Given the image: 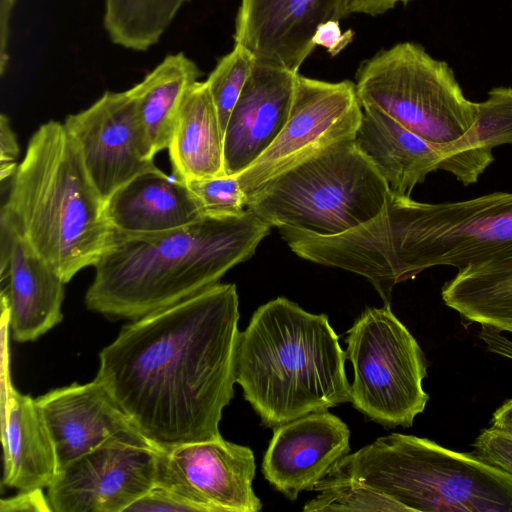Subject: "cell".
<instances>
[{"label": "cell", "mask_w": 512, "mask_h": 512, "mask_svg": "<svg viewBox=\"0 0 512 512\" xmlns=\"http://www.w3.org/2000/svg\"><path fill=\"white\" fill-rule=\"evenodd\" d=\"M234 284H215L124 325L96 377L159 449L222 437L240 331Z\"/></svg>", "instance_id": "cell-1"}, {"label": "cell", "mask_w": 512, "mask_h": 512, "mask_svg": "<svg viewBox=\"0 0 512 512\" xmlns=\"http://www.w3.org/2000/svg\"><path fill=\"white\" fill-rule=\"evenodd\" d=\"M271 227L247 209L203 215L186 226L149 234L113 230L85 294L91 311L131 320L186 299L254 254Z\"/></svg>", "instance_id": "cell-2"}, {"label": "cell", "mask_w": 512, "mask_h": 512, "mask_svg": "<svg viewBox=\"0 0 512 512\" xmlns=\"http://www.w3.org/2000/svg\"><path fill=\"white\" fill-rule=\"evenodd\" d=\"M346 359L326 314L278 297L240 332L236 383L262 424L274 428L350 401Z\"/></svg>", "instance_id": "cell-3"}, {"label": "cell", "mask_w": 512, "mask_h": 512, "mask_svg": "<svg viewBox=\"0 0 512 512\" xmlns=\"http://www.w3.org/2000/svg\"><path fill=\"white\" fill-rule=\"evenodd\" d=\"M0 216L68 283L97 263L113 228L105 200L64 123L50 120L30 138Z\"/></svg>", "instance_id": "cell-4"}, {"label": "cell", "mask_w": 512, "mask_h": 512, "mask_svg": "<svg viewBox=\"0 0 512 512\" xmlns=\"http://www.w3.org/2000/svg\"><path fill=\"white\" fill-rule=\"evenodd\" d=\"M327 476L389 496L409 511L512 512V477L477 454L392 433L343 457Z\"/></svg>", "instance_id": "cell-5"}, {"label": "cell", "mask_w": 512, "mask_h": 512, "mask_svg": "<svg viewBox=\"0 0 512 512\" xmlns=\"http://www.w3.org/2000/svg\"><path fill=\"white\" fill-rule=\"evenodd\" d=\"M388 191L353 139H345L247 194V209L271 228L335 236L378 214Z\"/></svg>", "instance_id": "cell-6"}, {"label": "cell", "mask_w": 512, "mask_h": 512, "mask_svg": "<svg viewBox=\"0 0 512 512\" xmlns=\"http://www.w3.org/2000/svg\"><path fill=\"white\" fill-rule=\"evenodd\" d=\"M361 105H372L435 144L465 136L478 119V102L467 99L447 62L423 46L401 42L365 60L356 73Z\"/></svg>", "instance_id": "cell-7"}, {"label": "cell", "mask_w": 512, "mask_h": 512, "mask_svg": "<svg viewBox=\"0 0 512 512\" xmlns=\"http://www.w3.org/2000/svg\"><path fill=\"white\" fill-rule=\"evenodd\" d=\"M353 367L350 402L370 420L410 427L426 407V360L418 342L390 305L367 308L347 331Z\"/></svg>", "instance_id": "cell-8"}, {"label": "cell", "mask_w": 512, "mask_h": 512, "mask_svg": "<svg viewBox=\"0 0 512 512\" xmlns=\"http://www.w3.org/2000/svg\"><path fill=\"white\" fill-rule=\"evenodd\" d=\"M412 233L411 278L435 266L470 274L512 263V193L424 203L403 197Z\"/></svg>", "instance_id": "cell-9"}, {"label": "cell", "mask_w": 512, "mask_h": 512, "mask_svg": "<svg viewBox=\"0 0 512 512\" xmlns=\"http://www.w3.org/2000/svg\"><path fill=\"white\" fill-rule=\"evenodd\" d=\"M361 106L362 118L353 141L398 196L410 197L415 186L436 170L451 173L465 186L473 184L494 161L492 150L474 127L452 143L435 144L380 109Z\"/></svg>", "instance_id": "cell-10"}, {"label": "cell", "mask_w": 512, "mask_h": 512, "mask_svg": "<svg viewBox=\"0 0 512 512\" xmlns=\"http://www.w3.org/2000/svg\"><path fill=\"white\" fill-rule=\"evenodd\" d=\"M361 118L354 82H327L298 74L287 122L266 151L236 175L241 188L249 194L327 147L354 139Z\"/></svg>", "instance_id": "cell-11"}, {"label": "cell", "mask_w": 512, "mask_h": 512, "mask_svg": "<svg viewBox=\"0 0 512 512\" xmlns=\"http://www.w3.org/2000/svg\"><path fill=\"white\" fill-rule=\"evenodd\" d=\"M253 451L222 437L159 449L155 484L197 512H257Z\"/></svg>", "instance_id": "cell-12"}, {"label": "cell", "mask_w": 512, "mask_h": 512, "mask_svg": "<svg viewBox=\"0 0 512 512\" xmlns=\"http://www.w3.org/2000/svg\"><path fill=\"white\" fill-rule=\"evenodd\" d=\"M64 125L105 201L137 175L157 167L156 154L127 90L106 91L88 108L67 116Z\"/></svg>", "instance_id": "cell-13"}, {"label": "cell", "mask_w": 512, "mask_h": 512, "mask_svg": "<svg viewBox=\"0 0 512 512\" xmlns=\"http://www.w3.org/2000/svg\"><path fill=\"white\" fill-rule=\"evenodd\" d=\"M159 448L110 440L59 469L48 487L54 512H126L155 484Z\"/></svg>", "instance_id": "cell-14"}, {"label": "cell", "mask_w": 512, "mask_h": 512, "mask_svg": "<svg viewBox=\"0 0 512 512\" xmlns=\"http://www.w3.org/2000/svg\"><path fill=\"white\" fill-rule=\"evenodd\" d=\"M37 402L54 443L58 470L110 440L157 448L97 377L51 390Z\"/></svg>", "instance_id": "cell-15"}, {"label": "cell", "mask_w": 512, "mask_h": 512, "mask_svg": "<svg viewBox=\"0 0 512 512\" xmlns=\"http://www.w3.org/2000/svg\"><path fill=\"white\" fill-rule=\"evenodd\" d=\"M349 452L346 423L327 410L311 412L273 428L262 472L294 501L302 491H312Z\"/></svg>", "instance_id": "cell-16"}, {"label": "cell", "mask_w": 512, "mask_h": 512, "mask_svg": "<svg viewBox=\"0 0 512 512\" xmlns=\"http://www.w3.org/2000/svg\"><path fill=\"white\" fill-rule=\"evenodd\" d=\"M0 276L14 340L34 341L61 322L66 282L3 216Z\"/></svg>", "instance_id": "cell-17"}, {"label": "cell", "mask_w": 512, "mask_h": 512, "mask_svg": "<svg viewBox=\"0 0 512 512\" xmlns=\"http://www.w3.org/2000/svg\"><path fill=\"white\" fill-rule=\"evenodd\" d=\"M342 0H241L234 41L255 60L299 73L317 27L341 19Z\"/></svg>", "instance_id": "cell-18"}, {"label": "cell", "mask_w": 512, "mask_h": 512, "mask_svg": "<svg viewBox=\"0 0 512 512\" xmlns=\"http://www.w3.org/2000/svg\"><path fill=\"white\" fill-rule=\"evenodd\" d=\"M298 74L255 60L224 131L225 175L246 170L282 131Z\"/></svg>", "instance_id": "cell-19"}, {"label": "cell", "mask_w": 512, "mask_h": 512, "mask_svg": "<svg viewBox=\"0 0 512 512\" xmlns=\"http://www.w3.org/2000/svg\"><path fill=\"white\" fill-rule=\"evenodd\" d=\"M105 207L113 230L124 234L168 231L203 216L186 183L158 167L119 188L105 201Z\"/></svg>", "instance_id": "cell-20"}, {"label": "cell", "mask_w": 512, "mask_h": 512, "mask_svg": "<svg viewBox=\"0 0 512 512\" xmlns=\"http://www.w3.org/2000/svg\"><path fill=\"white\" fill-rule=\"evenodd\" d=\"M2 406V483L19 491L48 488L58 463L54 443L37 399L10 383Z\"/></svg>", "instance_id": "cell-21"}, {"label": "cell", "mask_w": 512, "mask_h": 512, "mask_svg": "<svg viewBox=\"0 0 512 512\" xmlns=\"http://www.w3.org/2000/svg\"><path fill=\"white\" fill-rule=\"evenodd\" d=\"M168 150L174 176L183 182L225 175L224 132L206 81L185 95Z\"/></svg>", "instance_id": "cell-22"}, {"label": "cell", "mask_w": 512, "mask_h": 512, "mask_svg": "<svg viewBox=\"0 0 512 512\" xmlns=\"http://www.w3.org/2000/svg\"><path fill=\"white\" fill-rule=\"evenodd\" d=\"M200 74L195 62L179 52L167 55L142 81L127 90L155 154L168 149L182 102Z\"/></svg>", "instance_id": "cell-23"}, {"label": "cell", "mask_w": 512, "mask_h": 512, "mask_svg": "<svg viewBox=\"0 0 512 512\" xmlns=\"http://www.w3.org/2000/svg\"><path fill=\"white\" fill-rule=\"evenodd\" d=\"M441 296L464 322L512 333V263L478 273L456 274L444 284Z\"/></svg>", "instance_id": "cell-24"}, {"label": "cell", "mask_w": 512, "mask_h": 512, "mask_svg": "<svg viewBox=\"0 0 512 512\" xmlns=\"http://www.w3.org/2000/svg\"><path fill=\"white\" fill-rule=\"evenodd\" d=\"M189 1L105 0L104 27L114 44L145 51L160 40Z\"/></svg>", "instance_id": "cell-25"}, {"label": "cell", "mask_w": 512, "mask_h": 512, "mask_svg": "<svg viewBox=\"0 0 512 512\" xmlns=\"http://www.w3.org/2000/svg\"><path fill=\"white\" fill-rule=\"evenodd\" d=\"M313 491L318 494L306 502L303 511L406 512L409 509L389 496L359 481L326 476Z\"/></svg>", "instance_id": "cell-26"}, {"label": "cell", "mask_w": 512, "mask_h": 512, "mask_svg": "<svg viewBox=\"0 0 512 512\" xmlns=\"http://www.w3.org/2000/svg\"><path fill=\"white\" fill-rule=\"evenodd\" d=\"M254 63L255 58L247 48L234 44L232 51L218 61L206 80L223 132Z\"/></svg>", "instance_id": "cell-27"}, {"label": "cell", "mask_w": 512, "mask_h": 512, "mask_svg": "<svg viewBox=\"0 0 512 512\" xmlns=\"http://www.w3.org/2000/svg\"><path fill=\"white\" fill-rule=\"evenodd\" d=\"M185 183L202 215L235 216L247 210V194L236 175H219Z\"/></svg>", "instance_id": "cell-28"}, {"label": "cell", "mask_w": 512, "mask_h": 512, "mask_svg": "<svg viewBox=\"0 0 512 512\" xmlns=\"http://www.w3.org/2000/svg\"><path fill=\"white\" fill-rule=\"evenodd\" d=\"M473 446L475 454L512 477V434L491 426L481 431Z\"/></svg>", "instance_id": "cell-29"}, {"label": "cell", "mask_w": 512, "mask_h": 512, "mask_svg": "<svg viewBox=\"0 0 512 512\" xmlns=\"http://www.w3.org/2000/svg\"><path fill=\"white\" fill-rule=\"evenodd\" d=\"M128 511L197 512L191 504L156 484H154L147 493L131 504L126 512Z\"/></svg>", "instance_id": "cell-30"}, {"label": "cell", "mask_w": 512, "mask_h": 512, "mask_svg": "<svg viewBox=\"0 0 512 512\" xmlns=\"http://www.w3.org/2000/svg\"><path fill=\"white\" fill-rule=\"evenodd\" d=\"M353 37L354 32L351 29L343 32L340 27V20L331 19L317 27L312 37V43L315 46L324 47L334 57L352 42Z\"/></svg>", "instance_id": "cell-31"}, {"label": "cell", "mask_w": 512, "mask_h": 512, "mask_svg": "<svg viewBox=\"0 0 512 512\" xmlns=\"http://www.w3.org/2000/svg\"><path fill=\"white\" fill-rule=\"evenodd\" d=\"M19 155V145L12 130L9 119L2 114L0 117V174L1 181L12 178L18 165L15 163Z\"/></svg>", "instance_id": "cell-32"}, {"label": "cell", "mask_w": 512, "mask_h": 512, "mask_svg": "<svg viewBox=\"0 0 512 512\" xmlns=\"http://www.w3.org/2000/svg\"><path fill=\"white\" fill-rule=\"evenodd\" d=\"M1 512H50L52 511L48 497H45L42 489L19 491V494L2 499Z\"/></svg>", "instance_id": "cell-33"}, {"label": "cell", "mask_w": 512, "mask_h": 512, "mask_svg": "<svg viewBox=\"0 0 512 512\" xmlns=\"http://www.w3.org/2000/svg\"><path fill=\"white\" fill-rule=\"evenodd\" d=\"M410 1L412 0H342L341 19L355 13L381 15L399 4L406 5Z\"/></svg>", "instance_id": "cell-34"}, {"label": "cell", "mask_w": 512, "mask_h": 512, "mask_svg": "<svg viewBox=\"0 0 512 512\" xmlns=\"http://www.w3.org/2000/svg\"><path fill=\"white\" fill-rule=\"evenodd\" d=\"M479 338L484 342L489 352L512 360V340L502 335V332L483 327L479 332Z\"/></svg>", "instance_id": "cell-35"}, {"label": "cell", "mask_w": 512, "mask_h": 512, "mask_svg": "<svg viewBox=\"0 0 512 512\" xmlns=\"http://www.w3.org/2000/svg\"><path fill=\"white\" fill-rule=\"evenodd\" d=\"M15 0H1L0 6V72L4 74L8 56L9 19Z\"/></svg>", "instance_id": "cell-36"}, {"label": "cell", "mask_w": 512, "mask_h": 512, "mask_svg": "<svg viewBox=\"0 0 512 512\" xmlns=\"http://www.w3.org/2000/svg\"><path fill=\"white\" fill-rule=\"evenodd\" d=\"M492 427L512 434V399L503 403L492 415Z\"/></svg>", "instance_id": "cell-37"}]
</instances>
